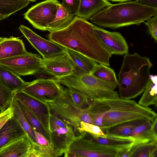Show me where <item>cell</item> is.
Instances as JSON below:
<instances>
[{"mask_svg":"<svg viewBox=\"0 0 157 157\" xmlns=\"http://www.w3.org/2000/svg\"><path fill=\"white\" fill-rule=\"evenodd\" d=\"M51 41L79 53L97 63L109 66L112 54L97 38L93 24L77 16L64 28L50 32Z\"/></svg>","mask_w":157,"mask_h":157,"instance_id":"1","label":"cell"},{"mask_svg":"<svg viewBox=\"0 0 157 157\" xmlns=\"http://www.w3.org/2000/svg\"><path fill=\"white\" fill-rule=\"evenodd\" d=\"M156 15L157 8L144 5L136 1H129L112 4L90 20L101 27L116 29L140 25Z\"/></svg>","mask_w":157,"mask_h":157,"instance_id":"2","label":"cell"},{"mask_svg":"<svg viewBox=\"0 0 157 157\" xmlns=\"http://www.w3.org/2000/svg\"><path fill=\"white\" fill-rule=\"evenodd\" d=\"M152 66L149 58L136 53L125 55L117 81L120 98L131 99L142 93L150 80Z\"/></svg>","mask_w":157,"mask_h":157,"instance_id":"3","label":"cell"},{"mask_svg":"<svg viewBox=\"0 0 157 157\" xmlns=\"http://www.w3.org/2000/svg\"><path fill=\"white\" fill-rule=\"evenodd\" d=\"M103 100L110 107L102 120L106 132L109 128L122 123L141 119L152 122L157 117L156 113L149 107L142 106L131 99L118 97Z\"/></svg>","mask_w":157,"mask_h":157,"instance_id":"4","label":"cell"},{"mask_svg":"<svg viewBox=\"0 0 157 157\" xmlns=\"http://www.w3.org/2000/svg\"><path fill=\"white\" fill-rule=\"evenodd\" d=\"M47 103L51 114L71 126L78 135L81 134V121L93 124L86 108L81 109L75 105L68 94L67 87L63 88L55 100Z\"/></svg>","mask_w":157,"mask_h":157,"instance_id":"5","label":"cell"},{"mask_svg":"<svg viewBox=\"0 0 157 157\" xmlns=\"http://www.w3.org/2000/svg\"><path fill=\"white\" fill-rule=\"evenodd\" d=\"M75 85L76 89L86 95L91 100L107 99L119 97L115 90L117 83L104 81L91 74L76 76Z\"/></svg>","mask_w":157,"mask_h":157,"instance_id":"6","label":"cell"},{"mask_svg":"<svg viewBox=\"0 0 157 157\" xmlns=\"http://www.w3.org/2000/svg\"><path fill=\"white\" fill-rule=\"evenodd\" d=\"M118 150L90 138L86 132L77 136L66 157H117Z\"/></svg>","mask_w":157,"mask_h":157,"instance_id":"7","label":"cell"},{"mask_svg":"<svg viewBox=\"0 0 157 157\" xmlns=\"http://www.w3.org/2000/svg\"><path fill=\"white\" fill-rule=\"evenodd\" d=\"M50 143L55 149L66 157L69 147L77 136L71 126L51 114Z\"/></svg>","mask_w":157,"mask_h":157,"instance_id":"8","label":"cell"},{"mask_svg":"<svg viewBox=\"0 0 157 157\" xmlns=\"http://www.w3.org/2000/svg\"><path fill=\"white\" fill-rule=\"evenodd\" d=\"M57 0H45L33 6L24 14V18L37 29L47 31L55 18L58 5Z\"/></svg>","mask_w":157,"mask_h":157,"instance_id":"9","label":"cell"},{"mask_svg":"<svg viewBox=\"0 0 157 157\" xmlns=\"http://www.w3.org/2000/svg\"><path fill=\"white\" fill-rule=\"evenodd\" d=\"M63 88L57 81L36 79L27 82L22 90L36 99L47 103L55 100Z\"/></svg>","mask_w":157,"mask_h":157,"instance_id":"10","label":"cell"},{"mask_svg":"<svg viewBox=\"0 0 157 157\" xmlns=\"http://www.w3.org/2000/svg\"><path fill=\"white\" fill-rule=\"evenodd\" d=\"M0 64L20 76L33 75L43 67V59L38 54L29 52L24 55L0 60Z\"/></svg>","mask_w":157,"mask_h":157,"instance_id":"11","label":"cell"},{"mask_svg":"<svg viewBox=\"0 0 157 157\" xmlns=\"http://www.w3.org/2000/svg\"><path fill=\"white\" fill-rule=\"evenodd\" d=\"M19 29L32 46L40 54L43 59H49L66 52L65 47L43 38L25 25H20Z\"/></svg>","mask_w":157,"mask_h":157,"instance_id":"12","label":"cell"},{"mask_svg":"<svg viewBox=\"0 0 157 157\" xmlns=\"http://www.w3.org/2000/svg\"><path fill=\"white\" fill-rule=\"evenodd\" d=\"M13 97L23 104L36 116L50 136L51 113L48 104L36 99L22 90L14 93Z\"/></svg>","mask_w":157,"mask_h":157,"instance_id":"13","label":"cell"},{"mask_svg":"<svg viewBox=\"0 0 157 157\" xmlns=\"http://www.w3.org/2000/svg\"><path fill=\"white\" fill-rule=\"evenodd\" d=\"M93 28L98 39L112 55H122L128 54V44L121 33L110 32L94 25Z\"/></svg>","mask_w":157,"mask_h":157,"instance_id":"14","label":"cell"},{"mask_svg":"<svg viewBox=\"0 0 157 157\" xmlns=\"http://www.w3.org/2000/svg\"><path fill=\"white\" fill-rule=\"evenodd\" d=\"M43 67L59 78L71 75L75 72L73 63L66 52L48 59H43Z\"/></svg>","mask_w":157,"mask_h":157,"instance_id":"15","label":"cell"},{"mask_svg":"<svg viewBox=\"0 0 157 157\" xmlns=\"http://www.w3.org/2000/svg\"><path fill=\"white\" fill-rule=\"evenodd\" d=\"M26 50L23 40L13 36L0 38V60L24 55Z\"/></svg>","mask_w":157,"mask_h":157,"instance_id":"16","label":"cell"},{"mask_svg":"<svg viewBox=\"0 0 157 157\" xmlns=\"http://www.w3.org/2000/svg\"><path fill=\"white\" fill-rule=\"evenodd\" d=\"M36 142H31V147L26 157H58L61 155L42 134L34 131Z\"/></svg>","mask_w":157,"mask_h":157,"instance_id":"17","label":"cell"},{"mask_svg":"<svg viewBox=\"0 0 157 157\" xmlns=\"http://www.w3.org/2000/svg\"><path fill=\"white\" fill-rule=\"evenodd\" d=\"M31 147L30 141L26 133L2 148L0 150V157H26Z\"/></svg>","mask_w":157,"mask_h":157,"instance_id":"18","label":"cell"},{"mask_svg":"<svg viewBox=\"0 0 157 157\" xmlns=\"http://www.w3.org/2000/svg\"><path fill=\"white\" fill-rule=\"evenodd\" d=\"M86 133L92 140L118 151L132 147L134 141V139L130 136H123L109 133L105 134L104 136H100Z\"/></svg>","mask_w":157,"mask_h":157,"instance_id":"19","label":"cell"},{"mask_svg":"<svg viewBox=\"0 0 157 157\" xmlns=\"http://www.w3.org/2000/svg\"><path fill=\"white\" fill-rule=\"evenodd\" d=\"M65 50L75 68V72L71 75L91 74L97 64V62L77 52L66 48Z\"/></svg>","mask_w":157,"mask_h":157,"instance_id":"20","label":"cell"},{"mask_svg":"<svg viewBox=\"0 0 157 157\" xmlns=\"http://www.w3.org/2000/svg\"><path fill=\"white\" fill-rule=\"evenodd\" d=\"M26 133L13 117L0 130V150L9 143L24 136Z\"/></svg>","mask_w":157,"mask_h":157,"instance_id":"21","label":"cell"},{"mask_svg":"<svg viewBox=\"0 0 157 157\" xmlns=\"http://www.w3.org/2000/svg\"><path fill=\"white\" fill-rule=\"evenodd\" d=\"M111 4L108 0H80L78 8L75 15L86 20L90 19Z\"/></svg>","mask_w":157,"mask_h":157,"instance_id":"22","label":"cell"},{"mask_svg":"<svg viewBox=\"0 0 157 157\" xmlns=\"http://www.w3.org/2000/svg\"><path fill=\"white\" fill-rule=\"evenodd\" d=\"M86 108L93 124L99 127L105 134L106 130L103 124L102 120L109 110V105L104 100L94 99Z\"/></svg>","mask_w":157,"mask_h":157,"instance_id":"23","label":"cell"},{"mask_svg":"<svg viewBox=\"0 0 157 157\" xmlns=\"http://www.w3.org/2000/svg\"><path fill=\"white\" fill-rule=\"evenodd\" d=\"M151 123L147 120L133 130L128 136L134 139L133 145L157 140V132L152 128Z\"/></svg>","mask_w":157,"mask_h":157,"instance_id":"24","label":"cell"},{"mask_svg":"<svg viewBox=\"0 0 157 157\" xmlns=\"http://www.w3.org/2000/svg\"><path fill=\"white\" fill-rule=\"evenodd\" d=\"M0 80L13 93L22 90L27 82L13 71L0 64Z\"/></svg>","mask_w":157,"mask_h":157,"instance_id":"25","label":"cell"},{"mask_svg":"<svg viewBox=\"0 0 157 157\" xmlns=\"http://www.w3.org/2000/svg\"><path fill=\"white\" fill-rule=\"evenodd\" d=\"M74 15L69 12L60 3L58 5L56 16L49 24L47 31L51 32L64 28L71 22Z\"/></svg>","mask_w":157,"mask_h":157,"instance_id":"26","label":"cell"},{"mask_svg":"<svg viewBox=\"0 0 157 157\" xmlns=\"http://www.w3.org/2000/svg\"><path fill=\"white\" fill-rule=\"evenodd\" d=\"M157 76L151 75L149 81L144 91L138 104L144 106L157 105Z\"/></svg>","mask_w":157,"mask_h":157,"instance_id":"27","label":"cell"},{"mask_svg":"<svg viewBox=\"0 0 157 157\" xmlns=\"http://www.w3.org/2000/svg\"><path fill=\"white\" fill-rule=\"evenodd\" d=\"M157 140L133 145L130 157H157Z\"/></svg>","mask_w":157,"mask_h":157,"instance_id":"28","label":"cell"},{"mask_svg":"<svg viewBox=\"0 0 157 157\" xmlns=\"http://www.w3.org/2000/svg\"><path fill=\"white\" fill-rule=\"evenodd\" d=\"M29 0H0V20L27 6Z\"/></svg>","mask_w":157,"mask_h":157,"instance_id":"29","label":"cell"},{"mask_svg":"<svg viewBox=\"0 0 157 157\" xmlns=\"http://www.w3.org/2000/svg\"><path fill=\"white\" fill-rule=\"evenodd\" d=\"M13 108V117L19 123L28 136L31 142H36L34 131L31 127L24 115L18 101L13 97L10 103Z\"/></svg>","mask_w":157,"mask_h":157,"instance_id":"30","label":"cell"},{"mask_svg":"<svg viewBox=\"0 0 157 157\" xmlns=\"http://www.w3.org/2000/svg\"><path fill=\"white\" fill-rule=\"evenodd\" d=\"M17 100L21 111L32 128L34 131L42 134L50 142L49 135L38 119L20 101Z\"/></svg>","mask_w":157,"mask_h":157,"instance_id":"31","label":"cell"},{"mask_svg":"<svg viewBox=\"0 0 157 157\" xmlns=\"http://www.w3.org/2000/svg\"><path fill=\"white\" fill-rule=\"evenodd\" d=\"M147 120L138 119L122 123L108 128L105 134L109 133L123 136H128L135 128Z\"/></svg>","mask_w":157,"mask_h":157,"instance_id":"32","label":"cell"},{"mask_svg":"<svg viewBox=\"0 0 157 157\" xmlns=\"http://www.w3.org/2000/svg\"><path fill=\"white\" fill-rule=\"evenodd\" d=\"M91 74L104 81L117 83V80L115 72L105 65L101 63L97 64Z\"/></svg>","mask_w":157,"mask_h":157,"instance_id":"33","label":"cell"},{"mask_svg":"<svg viewBox=\"0 0 157 157\" xmlns=\"http://www.w3.org/2000/svg\"><path fill=\"white\" fill-rule=\"evenodd\" d=\"M68 94L74 104L81 109L87 107L92 101L81 92L71 87H67Z\"/></svg>","mask_w":157,"mask_h":157,"instance_id":"34","label":"cell"},{"mask_svg":"<svg viewBox=\"0 0 157 157\" xmlns=\"http://www.w3.org/2000/svg\"><path fill=\"white\" fill-rule=\"evenodd\" d=\"M13 93L0 80V111L2 112L9 105Z\"/></svg>","mask_w":157,"mask_h":157,"instance_id":"35","label":"cell"},{"mask_svg":"<svg viewBox=\"0 0 157 157\" xmlns=\"http://www.w3.org/2000/svg\"><path fill=\"white\" fill-rule=\"evenodd\" d=\"M80 131V134L85 132L95 135L104 136L105 135L98 126L83 121L81 122Z\"/></svg>","mask_w":157,"mask_h":157,"instance_id":"36","label":"cell"},{"mask_svg":"<svg viewBox=\"0 0 157 157\" xmlns=\"http://www.w3.org/2000/svg\"><path fill=\"white\" fill-rule=\"evenodd\" d=\"M144 22L147 26L149 31L155 41H157V15L148 19Z\"/></svg>","mask_w":157,"mask_h":157,"instance_id":"37","label":"cell"},{"mask_svg":"<svg viewBox=\"0 0 157 157\" xmlns=\"http://www.w3.org/2000/svg\"><path fill=\"white\" fill-rule=\"evenodd\" d=\"M79 3L80 0H62L61 4L69 12L75 15L78 10Z\"/></svg>","mask_w":157,"mask_h":157,"instance_id":"38","label":"cell"},{"mask_svg":"<svg viewBox=\"0 0 157 157\" xmlns=\"http://www.w3.org/2000/svg\"><path fill=\"white\" fill-rule=\"evenodd\" d=\"M13 115V108L10 104L5 110L0 113V130Z\"/></svg>","mask_w":157,"mask_h":157,"instance_id":"39","label":"cell"},{"mask_svg":"<svg viewBox=\"0 0 157 157\" xmlns=\"http://www.w3.org/2000/svg\"><path fill=\"white\" fill-rule=\"evenodd\" d=\"M36 79L52 80L58 81V78L48 72L44 67L42 68L36 72L33 75Z\"/></svg>","mask_w":157,"mask_h":157,"instance_id":"40","label":"cell"},{"mask_svg":"<svg viewBox=\"0 0 157 157\" xmlns=\"http://www.w3.org/2000/svg\"><path fill=\"white\" fill-rule=\"evenodd\" d=\"M136 1L144 5L157 8V0H136Z\"/></svg>","mask_w":157,"mask_h":157,"instance_id":"41","label":"cell"},{"mask_svg":"<svg viewBox=\"0 0 157 157\" xmlns=\"http://www.w3.org/2000/svg\"><path fill=\"white\" fill-rule=\"evenodd\" d=\"M131 147L125 148L118 150L117 157H130Z\"/></svg>","mask_w":157,"mask_h":157,"instance_id":"42","label":"cell"},{"mask_svg":"<svg viewBox=\"0 0 157 157\" xmlns=\"http://www.w3.org/2000/svg\"><path fill=\"white\" fill-rule=\"evenodd\" d=\"M112 2H123L129 1H131V0H108Z\"/></svg>","mask_w":157,"mask_h":157,"instance_id":"43","label":"cell"},{"mask_svg":"<svg viewBox=\"0 0 157 157\" xmlns=\"http://www.w3.org/2000/svg\"><path fill=\"white\" fill-rule=\"evenodd\" d=\"M30 2H34L36 1V0H29Z\"/></svg>","mask_w":157,"mask_h":157,"instance_id":"44","label":"cell"}]
</instances>
